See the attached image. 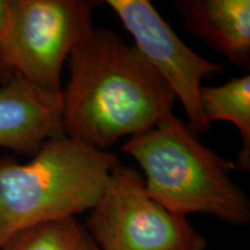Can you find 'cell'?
I'll use <instances>...</instances> for the list:
<instances>
[{
  "instance_id": "6da1fadb",
  "label": "cell",
  "mask_w": 250,
  "mask_h": 250,
  "mask_svg": "<svg viewBox=\"0 0 250 250\" xmlns=\"http://www.w3.org/2000/svg\"><path fill=\"white\" fill-rule=\"evenodd\" d=\"M67 61L70 77L62 100L68 138L105 151L173 114L174 93L115 31L94 28Z\"/></svg>"
},
{
  "instance_id": "7a4b0ae2",
  "label": "cell",
  "mask_w": 250,
  "mask_h": 250,
  "mask_svg": "<svg viewBox=\"0 0 250 250\" xmlns=\"http://www.w3.org/2000/svg\"><path fill=\"white\" fill-rule=\"evenodd\" d=\"M122 151L142 168L146 193L171 213L211 214L233 226L250 221L249 197L232 179L235 161L203 145L174 114L131 137Z\"/></svg>"
},
{
  "instance_id": "3957f363",
  "label": "cell",
  "mask_w": 250,
  "mask_h": 250,
  "mask_svg": "<svg viewBox=\"0 0 250 250\" xmlns=\"http://www.w3.org/2000/svg\"><path fill=\"white\" fill-rule=\"evenodd\" d=\"M118 164L115 153L66 136L48 140L26 164L0 156V249L31 227L89 211Z\"/></svg>"
},
{
  "instance_id": "277c9868",
  "label": "cell",
  "mask_w": 250,
  "mask_h": 250,
  "mask_svg": "<svg viewBox=\"0 0 250 250\" xmlns=\"http://www.w3.org/2000/svg\"><path fill=\"white\" fill-rule=\"evenodd\" d=\"M96 0H12V22L0 45V85L21 77L62 93V65L94 29Z\"/></svg>"
},
{
  "instance_id": "5b68a950",
  "label": "cell",
  "mask_w": 250,
  "mask_h": 250,
  "mask_svg": "<svg viewBox=\"0 0 250 250\" xmlns=\"http://www.w3.org/2000/svg\"><path fill=\"white\" fill-rule=\"evenodd\" d=\"M85 227L101 250H206L187 218L166 210L145 190L143 175L121 162L109 174Z\"/></svg>"
},
{
  "instance_id": "8992f818",
  "label": "cell",
  "mask_w": 250,
  "mask_h": 250,
  "mask_svg": "<svg viewBox=\"0 0 250 250\" xmlns=\"http://www.w3.org/2000/svg\"><path fill=\"white\" fill-rule=\"evenodd\" d=\"M107 5L120 18L133 37L134 46L179 99L188 124L197 134L211 125L201 108L202 81L224 72L219 62L197 55L166 22L148 0H108Z\"/></svg>"
},
{
  "instance_id": "52a82bcc",
  "label": "cell",
  "mask_w": 250,
  "mask_h": 250,
  "mask_svg": "<svg viewBox=\"0 0 250 250\" xmlns=\"http://www.w3.org/2000/svg\"><path fill=\"white\" fill-rule=\"evenodd\" d=\"M61 136L62 93L45 92L18 76L0 85V147L33 158Z\"/></svg>"
},
{
  "instance_id": "ba28073f",
  "label": "cell",
  "mask_w": 250,
  "mask_h": 250,
  "mask_svg": "<svg viewBox=\"0 0 250 250\" xmlns=\"http://www.w3.org/2000/svg\"><path fill=\"white\" fill-rule=\"evenodd\" d=\"M175 8L192 35L232 64L249 70V0H177Z\"/></svg>"
},
{
  "instance_id": "9c48e42d",
  "label": "cell",
  "mask_w": 250,
  "mask_h": 250,
  "mask_svg": "<svg viewBox=\"0 0 250 250\" xmlns=\"http://www.w3.org/2000/svg\"><path fill=\"white\" fill-rule=\"evenodd\" d=\"M204 118L208 124L233 123L241 134L242 147L235 161L237 169L250 171V76L233 78L219 86H204L199 93Z\"/></svg>"
},
{
  "instance_id": "30bf717a",
  "label": "cell",
  "mask_w": 250,
  "mask_h": 250,
  "mask_svg": "<svg viewBox=\"0 0 250 250\" xmlns=\"http://www.w3.org/2000/svg\"><path fill=\"white\" fill-rule=\"evenodd\" d=\"M0 250H101L76 217L51 221L17 234Z\"/></svg>"
},
{
  "instance_id": "8fae6325",
  "label": "cell",
  "mask_w": 250,
  "mask_h": 250,
  "mask_svg": "<svg viewBox=\"0 0 250 250\" xmlns=\"http://www.w3.org/2000/svg\"><path fill=\"white\" fill-rule=\"evenodd\" d=\"M12 22V0H0V45L7 36Z\"/></svg>"
}]
</instances>
